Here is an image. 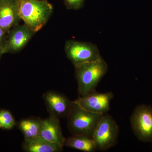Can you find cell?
<instances>
[{"label":"cell","instance_id":"obj_17","mask_svg":"<svg viewBox=\"0 0 152 152\" xmlns=\"http://www.w3.org/2000/svg\"><path fill=\"white\" fill-rule=\"evenodd\" d=\"M7 35V33L0 27V50H2L5 44Z\"/></svg>","mask_w":152,"mask_h":152},{"label":"cell","instance_id":"obj_12","mask_svg":"<svg viewBox=\"0 0 152 152\" xmlns=\"http://www.w3.org/2000/svg\"><path fill=\"white\" fill-rule=\"evenodd\" d=\"M23 149L27 152H57L62 151L63 148L45 140L41 137L25 139Z\"/></svg>","mask_w":152,"mask_h":152},{"label":"cell","instance_id":"obj_1","mask_svg":"<svg viewBox=\"0 0 152 152\" xmlns=\"http://www.w3.org/2000/svg\"><path fill=\"white\" fill-rule=\"evenodd\" d=\"M74 66L80 96L95 91L108 68L102 57L95 61L75 65Z\"/></svg>","mask_w":152,"mask_h":152},{"label":"cell","instance_id":"obj_15","mask_svg":"<svg viewBox=\"0 0 152 152\" xmlns=\"http://www.w3.org/2000/svg\"><path fill=\"white\" fill-rule=\"evenodd\" d=\"M15 125L13 116L8 111L0 110V128L4 129H11Z\"/></svg>","mask_w":152,"mask_h":152},{"label":"cell","instance_id":"obj_14","mask_svg":"<svg viewBox=\"0 0 152 152\" xmlns=\"http://www.w3.org/2000/svg\"><path fill=\"white\" fill-rule=\"evenodd\" d=\"M41 127V120L27 119L20 122L19 128L23 133L25 139L39 137Z\"/></svg>","mask_w":152,"mask_h":152},{"label":"cell","instance_id":"obj_2","mask_svg":"<svg viewBox=\"0 0 152 152\" xmlns=\"http://www.w3.org/2000/svg\"><path fill=\"white\" fill-rule=\"evenodd\" d=\"M19 2L21 19L35 33L43 27L53 12V6L47 0H19Z\"/></svg>","mask_w":152,"mask_h":152},{"label":"cell","instance_id":"obj_8","mask_svg":"<svg viewBox=\"0 0 152 152\" xmlns=\"http://www.w3.org/2000/svg\"><path fill=\"white\" fill-rule=\"evenodd\" d=\"M34 34L25 24L15 26L7 33L5 44L2 50L3 54L20 52L28 44Z\"/></svg>","mask_w":152,"mask_h":152},{"label":"cell","instance_id":"obj_9","mask_svg":"<svg viewBox=\"0 0 152 152\" xmlns=\"http://www.w3.org/2000/svg\"><path fill=\"white\" fill-rule=\"evenodd\" d=\"M19 6V0H0V27L7 33L21 20Z\"/></svg>","mask_w":152,"mask_h":152},{"label":"cell","instance_id":"obj_3","mask_svg":"<svg viewBox=\"0 0 152 152\" xmlns=\"http://www.w3.org/2000/svg\"><path fill=\"white\" fill-rule=\"evenodd\" d=\"M104 115L85 110L73 101L67 116L69 130L73 135L92 138L97 125Z\"/></svg>","mask_w":152,"mask_h":152},{"label":"cell","instance_id":"obj_10","mask_svg":"<svg viewBox=\"0 0 152 152\" xmlns=\"http://www.w3.org/2000/svg\"><path fill=\"white\" fill-rule=\"evenodd\" d=\"M39 137L63 148L66 139L63 136L59 121L54 114L50 113V117L41 120Z\"/></svg>","mask_w":152,"mask_h":152},{"label":"cell","instance_id":"obj_6","mask_svg":"<svg viewBox=\"0 0 152 152\" xmlns=\"http://www.w3.org/2000/svg\"><path fill=\"white\" fill-rule=\"evenodd\" d=\"M64 49L67 57L74 66L102 58L97 47L91 43L70 40L66 42Z\"/></svg>","mask_w":152,"mask_h":152},{"label":"cell","instance_id":"obj_16","mask_svg":"<svg viewBox=\"0 0 152 152\" xmlns=\"http://www.w3.org/2000/svg\"><path fill=\"white\" fill-rule=\"evenodd\" d=\"M68 9L78 10L83 7L85 0H64Z\"/></svg>","mask_w":152,"mask_h":152},{"label":"cell","instance_id":"obj_18","mask_svg":"<svg viewBox=\"0 0 152 152\" xmlns=\"http://www.w3.org/2000/svg\"><path fill=\"white\" fill-rule=\"evenodd\" d=\"M3 55L2 51L1 50H0V59H1V57Z\"/></svg>","mask_w":152,"mask_h":152},{"label":"cell","instance_id":"obj_5","mask_svg":"<svg viewBox=\"0 0 152 152\" xmlns=\"http://www.w3.org/2000/svg\"><path fill=\"white\" fill-rule=\"evenodd\" d=\"M131 127L139 140L152 141V107L145 104L137 106L130 117Z\"/></svg>","mask_w":152,"mask_h":152},{"label":"cell","instance_id":"obj_11","mask_svg":"<svg viewBox=\"0 0 152 152\" xmlns=\"http://www.w3.org/2000/svg\"><path fill=\"white\" fill-rule=\"evenodd\" d=\"M44 98L50 113L54 114L57 116H67L72 102L65 96L54 92L47 93Z\"/></svg>","mask_w":152,"mask_h":152},{"label":"cell","instance_id":"obj_13","mask_svg":"<svg viewBox=\"0 0 152 152\" xmlns=\"http://www.w3.org/2000/svg\"><path fill=\"white\" fill-rule=\"evenodd\" d=\"M64 146L86 152H94L97 150L92 138L85 136L73 135L66 139Z\"/></svg>","mask_w":152,"mask_h":152},{"label":"cell","instance_id":"obj_19","mask_svg":"<svg viewBox=\"0 0 152 152\" xmlns=\"http://www.w3.org/2000/svg\"><path fill=\"white\" fill-rule=\"evenodd\" d=\"M20 1H23V0H20Z\"/></svg>","mask_w":152,"mask_h":152},{"label":"cell","instance_id":"obj_7","mask_svg":"<svg viewBox=\"0 0 152 152\" xmlns=\"http://www.w3.org/2000/svg\"><path fill=\"white\" fill-rule=\"evenodd\" d=\"M113 97L114 94L112 92L99 93L95 90L80 96L75 102L87 110L105 114L110 110V104Z\"/></svg>","mask_w":152,"mask_h":152},{"label":"cell","instance_id":"obj_4","mask_svg":"<svg viewBox=\"0 0 152 152\" xmlns=\"http://www.w3.org/2000/svg\"><path fill=\"white\" fill-rule=\"evenodd\" d=\"M119 133V129L116 121L111 116L104 114L92 136L96 150L107 151L114 147L118 142Z\"/></svg>","mask_w":152,"mask_h":152}]
</instances>
